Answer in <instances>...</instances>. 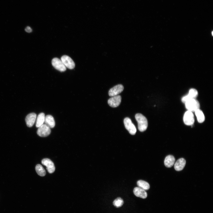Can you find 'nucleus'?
I'll list each match as a JSON object with an SVG mask.
<instances>
[{"mask_svg": "<svg viewBox=\"0 0 213 213\" xmlns=\"http://www.w3.org/2000/svg\"><path fill=\"white\" fill-rule=\"evenodd\" d=\"M38 128L37 133L40 137H46L48 136L51 133L50 128L46 124H43Z\"/></svg>", "mask_w": 213, "mask_h": 213, "instance_id": "obj_4", "label": "nucleus"}, {"mask_svg": "<svg viewBox=\"0 0 213 213\" xmlns=\"http://www.w3.org/2000/svg\"><path fill=\"white\" fill-rule=\"evenodd\" d=\"M133 192L136 196L142 199L146 198L147 196V193L145 190L139 187L135 188Z\"/></svg>", "mask_w": 213, "mask_h": 213, "instance_id": "obj_12", "label": "nucleus"}, {"mask_svg": "<svg viewBox=\"0 0 213 213\" xmlns=\"http://www.w3.org/2000/svg\"><path fill=\"white\" fill-rule=\"evenodd\" d=\"M45 114L43 113H41L38 115L36 123V126L38 128L44 123L45 120Z\"/></svg>", "mask_w": 213, "mask_h": 213, "instance_id": "obj_16", "label": "nucleus"}, {"mask_svg": "<svg viewBox=\"0 0 213 213\" xmlns=\"http://www.w3.org/2000/svg\"><path fill=\"white\" fill-rule=\"evenodd\" d=\"M52 65L56 70L61 72H64L66 68L61 60L57 58H53L52 62Z\"/></svg>", "mask_w": 213, "mask_h": 213, "instance_id": "obj_5", "label": "nucleus"}, {"mask_svg": "<svg viewBox=\"0 0 213 213\" xmlns=\"http://www.w3.org/2000/svg\"><path fill=\"white\" fill-rule=\"evenodd\" d=\"M61 60L66 67L72 69L75 67V63L72 59L66 55L63 56Z\"/></svg>", "mask_w": 213, "mask_h": 213, "instance_id": "obj_8", "label": "nucleus"}, {"mask_svg": "<svg viewBox=\"0 0 213 213\" xmlns=\"http://www.w3.org/2000/svg\"><path fill=\"white\" fill-rule=\"evenodd\" d=\"M124 123L126 129L132 135H135L137 132V129L131 119L129 118H126L124 119Z\"/></svg>", "mask_w": 213, "mask_h": 213, "instance_id": "obj_3", "label": "nucleus"}, {"mask_svg": "<svg viewBox=\"0 0 213 213\" xmlns=\"http://www.w3.org/2000/svg\"><path fill=\"white\" fill-rule=\"evenodd\" d=\"M121 101V97L120 95H116L109 99L108 101V105L113 108H116L120 104Z\"/></svg>", "mask_w": 213, "mask_h": 213, "instance_id": "obj_9", "label": "nucleus"}, {"mask_svg": "<svg viewBox=\"0 0 213 213\" xmlns=\"http://www.w3.org/2000/svg\"><path fill=\"white\" fill-rule=\"evenodd\" d=\"M123 90L124 87L122 85H118L110 90L109 95L112 97L117 95L123 92Z\"/></svg>", "mask_w": 213, "mask_h": 213, "instance_id": "obj_10", "label": "nucleus"}, {"mask_svg": "<svg viewBox=\"0 0 213 213\" xmlns=\"http://www.w3.org/2000/svg\"><path fill=\"white\" fill-rule=\"evenodd\" d=\"M175 161V159L174 156L172 155L167 156L164 160L165 166L167 167H171L174 165Z\"/></svg>", "mask_w": 213, "mask_h": 213, "instance_id": "obj_14", "label": "nucleus"}, {"mask_svg": "<svg viewBox=\"0 0 213 213\" xmlns=\"http://www.w3.org/2000/svg\"><path fill=\"white\" fill-rule=\"evenodd\" d=\"M123 204V201L121 198L119 197L115 200L113 202V204L117 207H121Z\"/></svg>", "mask_w": 213, "mask_h": 213, "instance_id": "obj_21", "label": "nucleus"}, {"mask_svg": "<svg viewBox=\"0 0 213 213\" xmlns=\"http://www.w3.org/2000/svg\"><path fill=\"white\" fill-rule=\"evenodd\" d=\"M35 169L38 175L41 177H44L46 175V170L40 164L37 165L36 166Z\"/></svg>", "mask_w": 213, "mask_h": 213, "instance_id": "obj_18", "label": "nucleus"}, {"mask_svg": "<svg viewBox=\"0 0 213 213\" xmlns=\"http://www.w3.org/2000/svg\"><path fill=\"white\" fill-rule=\"evenodd\" d=\"M185 106L188 110L192 112H195L199 109L200 104L199 102L195 99H191L187 101L185 103Z\"/></svg>", "mask_w": 213, "mask_h": 213, "instance_id": "obj_2", "label": "nucleus"}, {"mask_svg": "<svg viewBox=\"0 0 213 213\" xmlns=\"http://www.w3.org/2000/svg\"><path fill=\"white\" fill-rule=\"evenodd\" d=\"M42 164L47 167L48 172L52 174L54 172L55 167L53 162L50 159L45 158L43 159L41 161Z\"/></svg>", "mask_w": 213, "mask_h": 213, "instance_id": "obj_7", "label": "nucleus"}, {"mask_svg": "<svg viewBox=\"0 0 213 213\" xmlns=\"http://www.w3.org/2000/svg\"><path fill=\"white\" fill-rule=\"evenodd\" d=\"M44 123L50 128H53L55 126V122L54 118L51 115L45 116Z\"/></svg>", "mask_w": 213, "mask_h": 213, "instance_id": "obj_15", "label": "nucleus"}, {"mask_svg": "<svg viewBox=\"0 0 213 213\" xmlns=\"http://www.w3.org/2000/svg\"><path fill=\"white\" fill-rule=\"evenodd\" d=\"M36 118V115L34 113L28 114L26 118V122L27 125L29 127H32L35 123Z\"/></svg>", "mask_w": 213, "mask_h": 213, "instance_id": "obj_11", "label": "nucleus"}, {"mask_svg": "<svg viewBox=\"0 0 213 213\" xmlns=\"http://www.w3.org/2000/svg\"><path fill=\"white\" fill-rule=\"evenodd\" d=\"M183 120L186 125H192L194 122V116L192 112L189 110L187 111L184 114Z\"/></svg>", "mask_w": 213, "mask_h": 213, "instance_id": "obj_6", "label": "nucleus"}, {"mask_svg": "<svg viewBox=\"0 0 213 213\" xmlns=\"http://www.w3.org/2000/svg\"><path fill=\"white\" fill-rule=\"evenodd\" d=\"M25 31L27 33H30L32 32V30L30 27L28 26L26 28Z\"/></svg>", "mask_w": 213, "mask_h": 213, "instance_id": "obj_22", "label": "nucleus"}, {"mask_svg": "<svg viewBox=\"0 0 213 213\" xmlns=\"http://www.w3.org/2000/svg\"><path fill=\"white\" fill-rule=\"evenodd\" d=\"M198 95L197 90L194 89H192L190 90L188 95H187L189 100L195 99Z\"/></svg>", "mask_w": 213, "mask_h": 213, "instance_id": "obj_20", "label": "nucleus"}, {"mask_svg": "<svg viewBox=\"0 0 213 213\" xmlns=\"http://www.w3.org/2000/svg\"><path fill=\"white\" fill-rule=\"evenodd\" d=\"M137 185L139 187L145 190H148L150 188V185L149 183L143 180H140L138 181L137 182Z\"/></svg>", "mask_w": 213, "mask_h": 213, "instance_id": "obj_19", "label": "nucleus"}, {"mask_svg": "<svg viewBox=\"0 0 213 213\" xmlns=\"http://www.w3.org/2000/svg\"><path fill=\"white\" fill-rule=\"evenodd\" d=\"M195 112L198 121L200 123L203 122L205 120V118L202 111L199 109L195 111Z\"/></svg>", "mask_w": 213, "mask_h": 213, "instance_id": "obj_17", "label": "nucleus"}, {"mask_svg": "<svg viewBox=\"0 0 213 213\" xmlns=\"http://www.w3.org/2000/svg\"><path fill=\"white\" fill-rule=\"evenodd\" d=\"M135 118L138 123L139 130L141 132L145 131L148 125V121L146 118L140 113L137 114Z\"/></svg>", "mask_w": 213, "mask_h": 213, "instance_id": "obj_1", "label": "nucleus"}, {"mask_svg": "<svg viewBox=\"0 0 213 213\" xmlns=\"http://www.w3.org/2000/svg\"><path fill=\"white\" fill-rule=\"evenodd\" d=\"M186 161L183 158L178 159L175 163L174 167L177 171H180L183 170L185 166Z\"/></svg>", "mask_w": 213, "mask_h": 213, "instance_id": "obj_13", "label": "nucleus"}]
</instances>
